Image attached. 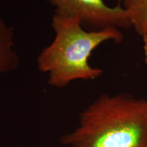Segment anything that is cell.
Masks as SVG:
<instances>
[{
	"label": "cell",
	"instance_id": "obj_1",
	"mask_svg": "<svg viewBox=\"0 0 147 147\" xmlns=\"http://www.w3.org/2000/svg\"><path fill=\"white\" fill-rule=\"evenodd\" d=\"M60 142L68 147H147V98L126 93L100 95Z\"/></svg>",
	"mask_w": 147,
	"mask_h": 147
},
{
	"label": "cell",
	"instance_id": "obj_2",
	"mask_svg": "<svg viewBox=\"0 0 147 147\" xmlns=\"http://www.w3.org/2000/svg\"><path fill=\"white\" fill-rule=\"evenodd\" d=\"M51 27L55 38L37 57L41 72L47 74L53 87L64 88L78 80H94L103 70L91 65L89 59L93 51L106 42L121 43L124 36L121 29L108 28L89 31L80 20L54 13Z\"/></svg>",
	"mask_w": 147,
	"mask_h": 147
},
{
	"label": "cell",
	"instance_id": "obj_3",
	"mask_svg": "<svg viewBox=\"0 0 147 147\" xmlns=\"http://www.w3.org/2000/svg\"><path fill=\"white\" fill-rule=\"evenodd\" d=\"M55 8V13L80 20L89 31L108 28L128 29L131 22L123 5L111 7L104 0H45Z\"/></svg>",
	"mask_w": 147,
	"mask_h": 147
},
{
	"label": "cell",
	"instance_id": "obj_4",
	"mask_svg": "<svg viewBox=\"0 0 147 147\" xmlns=\"http://www.w3.org/2000/svg\"><path fill=\"white\" fill-rule=\"evenodd\" d=\"M14 32L0 14V75L17 69L20 57L14 50Z\"/></svg>",
	"mask_w": 147,
	"mask_h": 147
},
{
	"label": "cell",
	"instance_id": "obj_5",
	"mask_svg": "<svg viewBox=\"0 0 147 147\" xmlns=\"http://www.w3.org/2000/svg\"><path fill=\"white\" fill-rule=\"evenodd\" d=\"M122 5L127 13L131 27L141 36L147 27V0H123Z\"/></svg>",
	"mask_w": 147,
	"mask_h": 147
},
{
	"label": "cell",
	"instance_id": "obj_6",
	"mask_svg": "<svg viewBox=\"0 0 147 147\" xmlns=\"http://www.w3.org/2000/svg\"><path fill=\"white\" fill-rule=\"evenodd\" d=\"M143 39V44H144V61L147 63V27L145 29L144 32L141 35Z\"/></svg>",
	"mask_w": 147,
	"mask_h": 147
}]
</instances>
